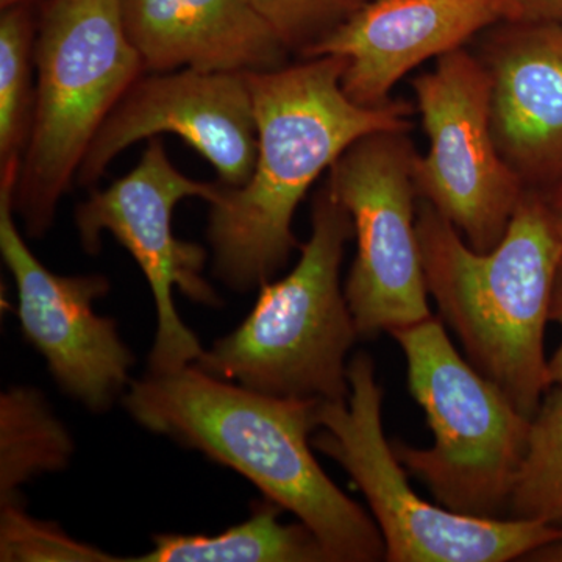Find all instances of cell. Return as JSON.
Masks as SVG:
<instances>
[{"instance_id":"cell-4","label":"cell","mask_w":562,"mask_h":562,"mask_svg":"<svg viewBox=\"0 0 562 562\" xmlns=\"http://www.w3.org/2000/svg\"><path fill=\"white\" fill-rule=\"evenodd\" d=\"M353 236L350 214L325 183L314 195L312 236L295 268L262 284L247 319L192 366L272 397L346 402L347 355L360 338L341 286Z\"/></svg>"},{"instance_id":"cell-24","label":"cell","mask_w":562,"mask_h":562,"mask_svg":"<svg viewBox=\"0 0 562 562\" xmlns=\"http://www.w3.org/2000/svg\"><path fill=\"white\" fill-rule=\"evenodd\" d=\"M527 561L562 562V541L541 547L527 558Z\"/></svg>"},{"instance_id":"cell-16","label":"cell","mask_w":562,"mask_h":562,"mask_svg":"<svg viewBox=\"0 0 562 562\" xmlns=\"http://www.w3.org/2000/svg\"><path fill=\"white\" fill-rule=\"evenodd\" d=\"M273 502L255 509L247 522L217 536L157 535L139 562H330L306 525L279 522Z\"/></svg>"},{"instance_id":"cell-13","label":"cell","mask_w":562,"mask_h":562,"mask_svg":"<svg viewBox=\"0 0 562 562\" xmlns=\"http://www.w3.org/2000/svg\"><path fill=\"white\" fill-rule=\"evenodd\" d=\"M503 21H509L506 0H371L302 58H346L347 98L383 106L394 101L392 88L406 74Z\"/></svg>"},{"instance_id":"cell-15","label":"cell","mask_w":562,"mask_h":562,"mask_svg":"<svg viewBox=\"0 0 562 562\" xmlns=\"http://www.w3.org/2000/svg\"><path fill=\"white\" fill-rule=\"evenodd\" d=\"M122 16L150 72H268L291 54L254 0H122Z\"/></svg>"},{"instance_id":"cell-5","label":"cell","mask_w":562,"mask_h":562,"mask_svg":"<svg viewBox=\"0 0 562 562\" xmlns=\"http://www.w3.org/2000/svg\"><path fill=\"white\" fill-rule=\"evenodd\" d=\"M35 69V113L13 209L40 238L103 122L144 72L122 0H50L36 31Z\"/></svg>"},{"instance_id":"cell-8","label":"cell","mask_w":562,"mask_h":562,"mask_svg":"<svg viewBox=\"0 0 562 562\" xmlns=\"http://www.w3.org/2000/svg\"><path fill=\"white\" fill-rule=\"evenodd\" d=\"M416 157L408 132L372 133L344 151L325 181L353 224L357 255L344 292L361 338L431 317L416 227Z\"/></svg>"},{"instance_id":"cell-6","label":"cell","mask_w":562,"mask_h":562,"mask_svg":"<svg viewBox=\"0 0 562 562\" xmlns=\"http://www.w3.org/2000/svg\"><path fill=\"white\" fill-rule=\"evenodd\" d=\"M391 336L405 355L409 392L432 432L428 449L392 443L398 461L443 508L505 519L531 417L458 353L436 317Z\"/></svg>"},{"instance_id":"cell-22","label":"cell","mask_w":562,"mask_h":562,"mask_svg":"<svg viewBox=\"0 0 562 562\" xmlns=\"http://www.w3.org/2000/svg\"><path fill=\"white\" fill-rule=\"evenodd\" d=\"M509 21L562 25V0H506Z\"/></svg>"},{"instance_id":"cell-2","label":"cell","mask_w":562,"mask_h":562,"mask_svg":"<svg viewBox=\"0 0 562 562\" xmlns=\"http://www.w3.org/2000/svg\"><path fill=\"white\" fill-rule=\"evenodd\" d=\"M319 402L260 394L195 366L150 372L124 397L144 428L235 469L269 502L295 514L330 562L382 561L375 520L328 479L310 447Z\"/></svg>"},{"instance_id":"cell-12","label":"cell","mask_w":562,"mask_h":562,"mask_svg":"<svg viewBox=\"0 0 562 562\" xmlns=\"http://www.w3.org/2000/svg\"><path fill=\"white\" fill-rule=\"evenodd\" d=\"M161 133L180 136L202 155L216 169L221 183L246 184L258 150L246 74L179 69L139 77L92 139L77 183L92 187L117 155Z\"/></svg>"},{"instance_id":"cell-25","label":"cell","mask_w":562,"mask_h":562,"mask_svg":"<svg viewBox=\"0 0 562 562\" xmlns=\"http://www.w3.org/2000/svg\"><path fill=\"white\" fill-rule=\"evenodd\" d=\"M543 198H546L547 206H549L550 213H552L553 220L562 233V184L543 194Z\"/></svg>"},{"instance_id":"cell-11","label":"cell","mask_w":562,"mask_h":562,"mask_svg":"<svg viewBox=\"0 0 562 562\" xmlns=\"http://www.w3.org/2000/svg\"><path fill=\"white\" fill-rule=\"evenodd\" d=\"M18 173H0V251L16 283L22 333L63 390L102 412L127 386L133 364L116 322L92 310V303L109 292V280L57 276L36 260L14 221Z\"/></svg>"},{"instance_id":"cell-21","label":"cell","mask_w":562,"mask_h":562,"mask_svg":"<svg viewBox=\"0 0 562 562\" xmlns=\"http://www.w3.org/2000/svg\"><path fill=\"white\" fill-rule=\"evenodd\" d=\"M2 561H120L90 546L70 539L65 532L35 522L25 516L20 503L2 505Z\"/></svg>"},{"instance_id":"cell-18","label":"cell","mask_w":562,"mask_h":562,"mask_svg":"<svg viewBox=\"0 0 562 562\" xmlns=\"http://www.w3.org/2000/svg\"><path fill=\"white\" fill-rule=\"evenodd\" d=\"M36 27L24 5L0 18V173L20 171L31 139Z\"/></svg>"},{"instance_id":"cell-17","label":"cell","mask_w":562,"mask_h":562,"mask_svg":"<svg viewBox=\"0 0 562 562\" xmlns=\"http://www.w3.org/2000/svg\"><path fill=\"white\" fill-rule=\"evenodd\" d=\"M72 441L43 395L14 387L0 398V501L20 503L18 490L32 476L68 464Z\"/></svg>"},{"instance_id":"cell-19","label":"cell","mask_w":562,"mask_h":562,"mask_svg":"<svg viewBox=\"0 0 562 562\" xmlns=\"http://www.w3.org/2000/svg\"><path fill=\"white\" fill-rule=\"evenodd\" d=\"M508 517L562 528V384L547 391L531 417Z\"/></svg>"},{"instance_id":"cell-20","label":"cell","mask_w":562,"mask_h":562,"mask_svg":"<svg viewBox=\"0 0 562 562\" xmlns=\"http://www.w3.org/2000/svg\"><path fill=\"white\" fill-rule=\"evenodd\" d=\"M371 0H254L291 54L303 57Z\"/></svg>"},{"instance_id":"cell-26","label":"cell","mask_w":562,"mask_h":562,"mask_svg":"<svg viewBox=\"0 0 562 562\" xmlns=\"http://www.w3.org/2000/svg\"><path fill=\"white\" fill-rule=\"evenodd\" d=\"M29 0H0V7L2 10L11 9V7L24 5Z\"/></svg>"},{"instance_id":"cell-3","label":"cell","mask_w":562,"mask_h":562,"mask_svg":"<svg viewBox=\"0 0 562 562\" xmlns=\"http://www.w3.org/2000/svg\"><path fill=\"white\" fill-rule=\"evenodd\" d=\"M428 294L460 338L469 362L532 417L552 387L546 357L562 233L546 198L525 191L491 251L473 250L430 203L417 206Z\"/></svg>"},{"instance_id":"cell-10","label":"cell","mask_w":562,"mask_h":562,"mask_svg":"<svg viewBox=\"0 0 562 562\" xmlns=\"http://www.w3.org/2000/svg\"><path fill=\"white\" fill-rule=\"evenodd\" d=\"M221 183H203L181 173L166 154L165 144L150 138L138 165L106 190L91 192L76 213L81 247L101 250L103 232L117 239L138 262L149 281L157 306V336L150 351V372L171 373L202 357L201 342L181 322L173 288L203 305H217L216 292L203 280L206 251L173 235L172 214L188 198L213 202Z\"/></svg>"},{"instance_id":"cell-14","label":"cell","mask_w":562,"mask_h":562,"mask_svg":"<svg viewBox=\"0 0 562 562\" xmlns=\"http://www.w3.org/2000/svg\"><path fill=\"white\" fill-rule=\"evenodd\" d=\"M492 132L525 190L562 184V25L503 21L483 32Z\"/></svg>"},{"instance_id":"cell-1","label":"cell","mask_w":562,"mask_h":562,"mask_svg":"<svg viewBox=\"0 0 562 562\" xmlns=\"http://www.w3.org/2000/svg\"><path fill=\"white\" fill-rule=\"evenodd\" d=\"M346 58H306L246 74L254 99L258 150L243 187L221 183L210 202L206 238L213 272L246 292L271 281L299 246L292 221L322 173L362 136L409 132L413 106L392 101L361 106L342 90Z\"/></svg>"},{"instance_id":"cell-23","label":"cell","mask_w":562,"mask_h":562,"mask_svg":"<svg viewBox=\"0 0 562 562\" xmlns=\"http://www.w3.org/2000/svg\"><path fill=\"white\" fill-rule=\"evenodd\" d=\"M550 322L562 328V258L558 266L557 279H554L552 308H550ZM550 379L553 384H562V341L553 357L549 360Z\"/></svg>"},{"instance_id":"cell-7","label":"cell","mask_w":562,"mask_h":562,"mask_svg":"<svg viewBox=\"0 0 562 562\" xmlns=\"http://www.w3.org/2000/svg\"><path fill=\"white\" fill-rule=\"evenodd\" d=\"M346 402H319L314 447L349 473L382 532L387 562L527 560L562 541V528L538 520L484 519L424 501L384 436L383 391L366 351L349 362Z\"/></svg>"},{"instance_id":"cell-9","label":"cell","mask_w":562,"mask_h":562,"mask_svg":"<svg viewBox=\"0 0 562 562\" xmlns=\"http://www.w3.org/2000/svg\"><path fill=\"white\" fill-rule=\"evenodd\" d=\"M412 85L428 138V150L414 161L417 195L486 254L502 241L527 191L495 143L490 70L461 47Z\"/></svg>"}]
</instances>
